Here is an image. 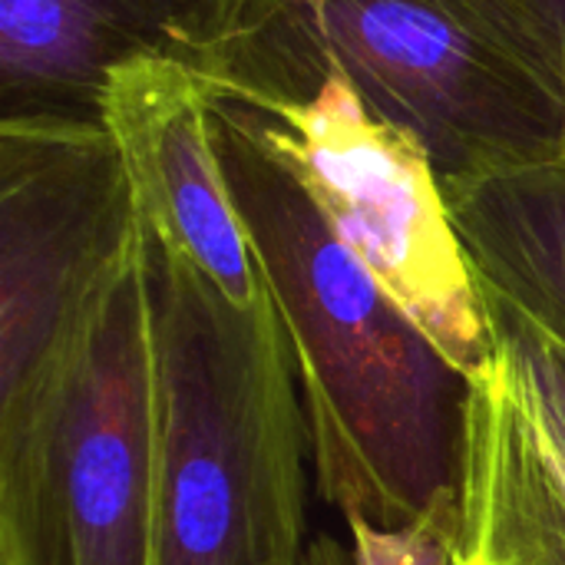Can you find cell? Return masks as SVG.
Masks as SVG:
<instances>
[{"label": "cell", "mask_w": 565, "mask_h": 565, "mask_svg": "<svg viewBox=\"0 0 565 565\" xmlns=\"http://www.w3.org/2000/svg\"><path fill=\"white\" fill-rule=\"evenodd\" d=\"M497 344V361L513 381L533 417L565 444V351L533 331L516 311H510L493 295L480 291Z\"/></svg>", "instance_id": "7c38bea8"}, {"label": "cell", "mask_w": 565, "mask_h": 565, "mask_svg": "<svg viewBox=\"0 0 565 565\" xmlns=\"http://www.w3.org/2000/svg\"><path fill=\"white\" fill-rule=\"evenodd\" d=\"M166 401L149 232L53 371L0 411V565H156Z\"/></svg>", "instance_id": "3957f363"}, {"label": "cell", "mask_w": 565, "mask_h": 565, "mask_svg": "<svg viewBox=\"0 0 565 565\" xmlns=\"http://www.w3.org/2000/svg\"><path fill=\"white\" fill-rule=\"evenodd\" d=\"M556 109L565 126V0H450Z\"/></svg>", "instance_id": "8fae6325"}, {"label": "cell", "mask_w": 565, "mask_h": 565, "mask_svg": "<svg viewBox=\"0 0 565 565\" xmlns=\"http://www.w3.org/2000/svg\"><path fill=\"white\" fill-rule=\"evenodd\" d=\"M460 565H565V444L503 364L473 381L460 487Z\"/></svg>", "instance_id": "9c48e42d"}, {"label": "cell", "mask_w": 565, "mask_h": 565, "mask_svg": "<svg viewBox=\"0 0 565 565\" xmlns=\"http://www.w3.org/2000/svg\"><path fill=\"white\" fill-rule=\"evenodd\" d=\"M228 103L298 175L334 235L381 288L450 364L480 381L497 361V344L427 149L411 132L377 119L331 70L305 99Z\"/></svg>", "instance_id": "5b68a950"}, {"label": "cell", "mask_w": 565, "mask_h": 565, "mask_svg": "<svg viewBox=\"0 0 565 565\" xmlns=\"http://www.w3.org/2000/svg\"><path fill=\"white\" fill-rule=\"evenodd\" d=\"M149 275L166 401L156 565L301 559L308 430L271 298L235 308L152 232Z\"/></svg>", "instance_id": "7a4b0ae2"}, {"label": "cell", "mask_w": 565, "mask_h": 565, "mask_svg": "<svg viewBox=\"0 0 565 565\" xmlns=\"http://www.w3.org/2000/svg\"><path fill=\"white\" fill-rule=\"evenodd\" d=\"M212 139L288 338L321 497L401 526L457 503L473 381L334 235L242 109L212 96Z\"/></svg>", "instance_id": "6da1fadb"}, {"label": "cell", "mask_w": 565, "mask_h": 565, "mask_svg": "<svg viewBox=\"0 0 565 565\" xmlns=\"http://www.w3.org/2000/svg\"><path fill=\"white\" fill-rule=\"evenodd\" d=\"M301 565H354V556H351V546H344L341 540L318 533L315 540H308Z\"/></svg>", "instance_id": "5bb4252c"}, {"label": "cell", "mask_w": 565, "mask_h": 565, "mask_svg": "<svg viewBox=\"0 0 565 565\" xmlns=\"http://www.w3.org/2000/svg\"><path fill=\"white\" fill-rule=\"evenodd\" d=\"M99 122L149 232L235 308L262 305L268 288L215 152L202 73L169 56L126 60L103 83Z\"/></svg>", "instance_id": "52a82bcc"}, {"label": "cell", "mask_w": 565, "mask_h": 565, "mask_svg": "<svg viewBox=\"0 0 565 565\" xmlns=\"http://www.w3.org/2000/svg\"><path fill=\"white\" fill-rule=\"evenodd\" d=\"M305 556V553H301ZM278 565H301V559H288V563H278Z\"/></svg>", "instance_id": "9a60e30c"}, {"label": "cell", "mask_w": 565, "mask_h": 565, "mask_svg": "<svg viewBox=\"0 0 565 565\" xmlns=\"http://www.w3.org/2000/svg\"><path fill=\"white\" fill-rule=\"evenodd\" d=\"M242 0H0L3 119L99 122L113 66L169 56L199 73Z\"/></svg>", "instance_id": "ba28073f"}, {"label": "cell", "mask_w": 565, "mask_h": 565, "mask_svg": "<svg viewBox=\"0 0 565 565\" xmlns=\"http://www.w3.org/2000/svg\"><path fill=\"white\" fill-rule=\"evenodd\" d=\"M328 70L444 185L565 152L546 96L450 0H242L202 79L228 99H305Z\"/></svg>", "instance_id": "277c9868"}, {"label": "cell", "mask_w": 565, "mask_h": 565, "mask_svg": "<svg viewBox=\"0 0 565 565\" xmlns=\"http://www.w3.org/2000/svg\"><path fill=\"white\" fill-rule=\"evenodd\" d=\"M444 189L480 291L565 351V152Z\"/></svg>", "instance_id": "30bf717a"}, {"label": "cell", "mask_w": 565, "mask_h": 565, "mask_svg": "<svg viewBox=\"0 0 565 565\" xmlns=\"http://www.w3.org/2000/svg\"><path fill=\"white\" fill-rule=\"evenodd\" d=\"M348 530L354 565H460V500L401 526L348 520Z\"/></svg>", "instance_id": "4fadbf2b"}, {"label": "cell", "mask_w": 565, "mask_h": 565, "mask_svg": "<svg viewBox=\"0 0 565 565\" xmlns=\"http://www.w3.org/2000/svg\"><path fill=\"white\" fill-rule=\"evenodd\" d=\"M139 238L103 122L0 119V411L53 371Z\"/></svg>", "instance_id": "8992f818"}]
</instances>
